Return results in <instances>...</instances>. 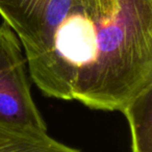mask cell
Masks as SVG:
<instances>
[{"mask_svg":"<svg viewBox=\"0 0 152 152\" xmlns=\"http://www.w3.org/2000/svg\"><path fill=\"white\" fill-rule=\"evenodd\" d=\"M152 85V0H120L116 17L98 29L93 61L78 78L74 100L120 110Z\"/></svg>","mask_w":152,"mask_h":152,"instance_id":"cell-1","label":"cell"},{"mask_svg":"<svg viewBox=\"0 0 152 152\" xmlns=\"http://www.w3.org/2000/svg\"><path fill=\"white\" fill-rule=\"evenodd\" d=\"M88 11V0H0V17L21 43L31 78L51 54L59 26L77 12Z\"/></svg>","mask_w":152,"mask_h":152,"instance_id":"cell-2","label":"cell"},{"mask_svg":"<svg viewBox=\"0 0 152 152\" xmlns=\"http://www.w3.org/2000/svg\"><path fill=\"white\" fill-rule=\"evenodd\" d=\"M25 58L16 34L0 25V124L47 131L31 97Z\"/></svg>","mask_w":152,"mask_h":152,"instance_id":"cell-3","label":"cell"},{"mask_svg":"<svg viewBox=\"0 0 152 152\" xmlns=\"http://www.w3.org/2000/svg\"><path fill=\"white\" fill-rule=\"evenodd\" d=\"M0 152H80L49 137L47 131L0 124Z\"/></svg>","mask_w":152,"mask_h":152,"instance_id":"cell-4","label":"cell"},{"mask_svg":"<svg viewBox=\"0 0 152 152\" xmlns=\"http://www.w3.org/2000/svg\"><path fill=\"white\" fill-rule=\"evenodd\" d=\"M121 112L131 133V152H152V85L126 103Z\"/></svg>","mask_w":152,"mask_h":152,"instance_id":"cell-5","label":"cell"},{"mask_svg":"<svg viewBox=\"0 0 152 152\" xmlns=\"http://www.w3.org/2000/svg\"><path fill=\"white\" fill-rule=\"evenodd\" d=\"M92 12L102 23H107L116 17L120 0H88Z\"/></svg>","mask_w":152,"mask_h":152,"instance_id":"cell-6","label":"cell"}]
</instances>
